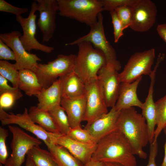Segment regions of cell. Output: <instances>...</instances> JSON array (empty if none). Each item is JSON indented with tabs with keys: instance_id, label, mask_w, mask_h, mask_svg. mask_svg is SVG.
<instances>
[{
	"instance_id": "74e56055",
	"label": "cell",
	"mask_w": 166,
	"mask_h": 166,
	"mask_svg": "<svg viewBox=\"0 0 166 166\" xmlns=\"http://www.w3.org/2000/svg\"><path fill=\"white\" fill-rule=\"evenodd\" d=\"M8 81L5 77L0 75V93L13 89L14 88L9 85Z\"/></svg>"
},
{
	"instance_id": "d6a6232c",
	"label": "cell",
	"mask_w": 166,
	"mask_h": 166,
	"mask_svg": "<svg viewBox=\"0 0 166 166\" xmlns=\"http://www.w3.org/2000/svg\"><path fill=\"white\" fill-rule=\"evenodd\" d=\"M9 135L7 130L0 127V164L5 165L8 157L6 145V138Z\"/></svg>"
},
{
	"instance_id": "f546056e",
	"label": "cell",
	"mask_w": 166,
	"mask_h": 166,
	"mask_svg": "<svg viewBox=\"0 0 166 166\" xmlns=\"http://www.w3.org/2000/svg\"><path fill=\"white\" fill-rule=\"evenodd\" d=\"M18 88L0 93V108L3 109L11 108L16 101L21 98L23 94Z\"/></svg>"
},
{
	"instance_id": "d590c367",
	"label": "cell",
	"mask_w": 166,
	"mask_h": 166,
	"mask_svg": "<svg viewBox=\"0 0 166 166\" xmlns=\"http://www.w3.org/2000/svg\"><path fill=\"white\" fill-rule=\"evenodd\" d=\"M0 59L1 60L15 61L14 51L6 44L0 39Z\"/></svg>"
},
{
	"instance_id": "ba28073f",
	"label": "cell",
	"mask_w": 166,
	"mask_h": 166,
	"mask_svg": "<svg viewBox=\"0 0 166 166\" xmlns=\"http://www.w3.org/2000/svg\"><path fill=\"white\" fill-rule=\"evenodd\" d=\"M0 120L2 126L16 124L30 132L43 141L47 147L56 143L57 137L61 134L48 132L36 124L30 118L26 108L22 113L16 114L13 113H7L0 108Z\"/></svg>"
},
{
	"instance_id": "60d3db41",
	"label": "cell",
	"mask_w": 166,
	"mask_h": 166,
	"mask_svg": "<svg viewBox=\"0 0 166 166\" xmlns=\"http://www.w3.org/2000/svg\"><path fill=\"white\" fill-rule=\"evenodd\" d=\"M163 130L165 134L166 140L164 145V155L163 160L161 166H166V127Z\"/></svg>"
},
{
	"instance_id": "ee69618b",
	"label": "cell",
	"mask_w": 166,
	"mask_h": 166,
	"mask_svg": "<svg viewBox=\"0 0 166 166\" xmlns=\"http://www.w3.org/2000/svg\"><path fill=\"white\" fill-rule=\"evenodd\" d=\"M0 166H6L5 165H4V166H3L2 164H0Z\"/></svg>"
},
{
	"instance_id": "4fadbf2b",
	"label": "cell",
	"mask_w": 166,
	"mask_h": 166,
	"mask_svg": "<svg viewBox=\"0 0 166 166\" xmlns=\"http://www.w3.org/2000/svg\"><path fill=\"white\" fill-rule=\"evenodd\" d=\"M131 6L132 16L129 27L139 32L149 30L156 20L157 10L155 4L150 0H136Z\"/></svg>"
},
{
	"instance_id": "9a60e30c",
	"label": "cell",
	"mask_w": 166,
	"mask_h": 166,
	"mask_svg": "<svg viewBox=\"0 0 166 166\" xmlns=\"http://www.w3.org/2000/svg\"><path fill=\"white\" fill-rule=\"evenodd\" d=\"M97 79L107 107H114L118 98L121 83L120 73L105 65L98 71Z\"/></svg>"
},
{
	"instance_id": "f1b7e54d",
	"label": "cell",
	"mask_w": 166,
	"mask_h": 166,
	"mask_svg": "<svg viewBox=\"0 0 166 166\" xmlns=\"http://www.w3.org/2000/svg\"><path fill=\"white\" fill-rule=\"evenodd\" d=\"M66 135L83 143L96 144L97 143L89 131L85 128H82L81 125L71 128Z\"/></svg>"
},
{
	"instance_id": "d4e9b609",
	"label": "cell",
	"mask_w": 166,
	"mask_h": 166,
	"mask_svg": "<svg viewBox=\"0 0 166 166\" xmlns=\"http://www.w3.org/2000/svg\"><path fill=\"white\" fill-rule=\"evenodd\" d=\"M36 166H58L49 151L36 146L33 147L27 155Z\"/></svg>"
},
{
	"instance_id": "5b68a950",
	"label": "cell",
	"mask_w": 166,
	"mask_h": 166,
	"mask_svg": "<svg viewBox=\"0 0 166 166\" xmlns=\"http://www.w3.org/2000/svg\"><path fill=\"white\" fill-rule=\"evenodd\" d=\"M104 28L103 16L101 12L98 16L97 22L90 27L88 34L65 45H73L83 41L89 42L103 53L106 60V66L118 71L121 69V63L117 59L115 49L106 38Z\"/></svg>"
},
{
	"instance_id": "e575fe53",
	"label": "cell",
	"mask_w": 166,
	"mask_h": 166,
	"mask_svg": "<svg viewBox=\"0 0 166 166\" xmlns=\"http://www.w3.org/2000/svg\"><path fill=\"white\" fill-rule=\"evenodd\" d=\"M26 8H20L13 6L4 0H0V11L10 13L17 16L27 13Z\"/></svg>"
},
{
	"instance_id": "52a82bcc",
	"label": "cell",
	"mask_w": 166,
	"mask_h": 166,
	"mask_svg": "<svg viewBox=\"0 0 166 166\" xmlns=\"http://www.w3.org/2000/svg\"><path fill=\"white\" fill-rule=\"evenodd\" d=\"M155 58L153 48L132 55L120 73L121 82L131 83L143 75H149Z\"/></svg>"
},
{
	"instance_id": "5bb4252c",
	"label": "cell",
	"mask_w": 166,
	"mask_h": 166,
	"mask_svg": "<svg viewBox=\"0 0 166 166\" xmlns=\"http://www.w3.org/2000/svg\"><path fill=\"white\" fill-rule=\"evenodd\" d=\"M39 16L37 25L43 34L42 40L48 42L53 37L56 27V19L58 11L57 0H37Z\"/></svg>"
},
{
	"instance_id": "30bf717a",
	"label": "cell",
	"mask_w": 166,
	"mask_h": 166,
	"mask_svg": "<svg viewBox=\"0 0 166 166\" xmlns=\"http://www.w3.org/2000/svg\"><path fill=\"white\" fill-rule=\"evenodd\" d=\"M22 34L18 31L1 34L0 39L2 40L14 51L15 56L14 64L18 70L28 69L34 72L41 59L36 54L30 53L25 48L20 38Z\"/></svg>"
},
{
	"instance_id": "8992f818",
	"label": "cell",
	"mask_w": 166,
	"mask_h": 166,
	"mask_svg": "<svg viewBox=\"0 0 166 166\" xmlns=\"http://www.w3.org/2000/svg\"><path fill=\"white\" fill-rule=\"evenodd\" d=\"M76 55L60 54L46 64L38 63L34 72L43 88H47L60 77L74 70Z\"/></svg>"
},
{
	"instance_id": "8fae6325",
	"label": "cell",
	"mask_w": 166,
	"mask_h": 166,
	"mask_svg": "<svg viewBox=\"0 0 166 166\" xmlns=\"http://www.w3.org/2000/svg\"><path fill=\"white\" fill-rule=\"evenodd\" d=\"M37 11V3L34 1L31 4L27 17L24 18L21 15L16 16V20L21 25L23 32L20 39L25 49L29 53L32 50L34 49L50 53L54 50V48L41 43L35 37L37 15L35 13Z\"/></svg>"
},
{
	"instance_id": "cb8c5ba5",
	"label": "cell",
	"mask_w": 166,
	"mask_h": 166,
	"mask_svg": "<svg viewBox=\"0 0 166 166\" xmlns=\"http://www.w3.org/2000/svg\"><path fill=\"white\" fill-rule=\"evenodd\" d=\"M47 147L58 166H84L63 147L53 143Z\"/></svg>"
},
{
	"instance_id": "ffe728a7",
	"label": "cell",
	"mask_w": 166,
	"mask_h": 166,
	"mask_svg": "<svg viewBox=\"0 0 166 166\" xmlns=\"http://www.w3.org/2000/svg\"><path fill=\"white\" fill-rule=\"evenodd\" d=\"M36 96L38 101L37 106L40 109L49 111L61 105L62 91L59 79H57L49 87L43 88Z\"/></svg>"
},
{
	"instance_id": "e0dca14e",
	"label": "cell",
	"mask_w": 166,
	"mask_h": 166,
	"mask_svg": "<svg viewBox=\"0 0 166 166\" xmlns=\"http://www.w3.org/2000/svg\"><path fill=\"white\" fill-rule=\"evenodd\" d=\"M56 143L65 148L84 165L91 160L97 144L83 143L62 134L57 137Z\"/></svg>"
},
{
	"instance_id": "4dcf8cb0",
	"label": "cell",
	"mask_w": 166,
	"mask_h": 166,
	"mask_svg": "<svg viewBox=\"0 0 166 166\" xmlns=\"http://www.w3.org/2000/svg\"><path fill=\"white\" fill-rule=\"evenodd\" d=\"M115 11L124 29H125L129 27L131 23L132 16L131 6H123L117 8Z\"/></svg>"
},
{
	"instance_id": "1f68e13d",
	"label": "cell",
	"mask_w": 166,
	"mask_h": 166,
	"mask_svg": "<svg viewBox=\"0 0 166 166\" xmlns=\"http://www.w3.org/2000/svg\"><path fill=\"white\" fill-rule=\"evenodd\" d=\"M103 10L109 11L115 10L117 8L123 6H131L136 0H101Z\"/></svg>"
},
{
	"instance_id": "d6986e66",
	"label": "cell",
	"mask_w": 166,
	"mask_h": 166,
	"mask_svg": "<svg viewBox=\"0 0 166 166\" xmlns=\"http://www.w3.org/2000/svg\"><path fill=\"white\" fill-rule=\"evenodd\" d=\"M60 105L67 115L71 128L81 125L86 111L85 95L75 98L62 97Z\"/></svg>"
},
{
	"instance_id": "3957f363",
	"label": "cell",
	"mask_w": 166,
	"mask_h": 166,
	"mask_svg": "<svg viewBox=\"0 0 166 166\" xmlns=\"http://www.w3.org/2000/svg\"><path fill=\"white\" fill-rule=\"evenodd\" d=\"M77 45L78 51L74 71L85 84L97 79L98 72L106 65V60L102 52L93 47L90 42L83 41Z\"/></svg>"
},
{
	"instance_id": "9c48e42d",
	"label": "cell",
	"mask_w": 166,
	"mask_h": 166,
	"mask_svg": "<svg viewBox=\"0 0 166 166\" xmlns=\"http://www.w3.org/2000/svg\"><path fill=\"white\" fill-rule=\"evenodd\" d=\"M8 128L13 136L10 144L12 152L5 165L21 166L29 151L34 146H39L42 142L17 126L10 125Z\"/></svg>"
},
{
	"instance_id": "836d02e7",
	"label": "cell",
	"mask_w": 166,
	"mask_h": 166,
	"mask_svg": "<svg viewBox=\"0 0 166 166\" xmlns=\"http://www.w3.org/2000/svg\"><path fill=\"white\" fill-rule=\"evenodd\" d=\"M110 13L113 27L114 42L117 43L120 38L123 35V31L124 29L116 11H110Z\"/></svg>"
},
{
	"instance_id": "7bdbcfd3",
	"label": "cell",
	"mask_w": 166,
	"mask_h": 166,
	"mask_svg": "<svg viewBox=\"0 0 166 166\" xmlns=\"http://www.w3.org/2000/svg\"><path fill=\"white\" fill-rule=\"evenodd\" d=\"M25 166H36L32 160L27 156Z\"/></svg>"
},
{
	"instance_id": "83f0119b",
	"label": "cell",
	"mask_w": 166,
	"mask_h": 166,
	"mask_svg": "<svg viewBox=\"0 0 166 166\" xmlns=\"http://www.w3.org/2000/svg\"><path fill=\"white\" fill-rule=\"evenodd\" d=\"M19 74V70L14 64L6 61H0V75L10 81L14 88H18Z\"/></svg>"
},
{
	"instance_id": "484cf974",
	"label": "cell",
	"mask_w": 166,
	"mask_h": 166,
	"mask_svg": "<svg viewBox=\"0 0 166 166\" xmlns=\"http://www.w3.org/2000/svg\"><path fill=\"white\" fill-rule=\"evenodd\" d=\"M48 112L61 133L67 135L71 127L68 117L63 108L60 105Z\"/></svg>"
},
{
	"instance_id": "2e32d148",
	"label": "cell",
	"mask_w": 166,
	"mask_h": 166,
	"mask_svg": "<svg viewBox=\"0 0 166 166\" xmlns=\"http://www.w3.org/2000/svg\"><path fill=\"white\" fill-rule=\"evenodd\" d=\"M120 112L114 106L109 111L90 124L86 125L85 128L89 131L97 143L103 137L117 129V122Z\"/></svg>"
},
{
	"instance_id": "7a4b0ae2",
	"label": "cell",
	"mask_w": 166,
	"mask_h": 166,
	"mask_svg": "<svg viewBox=\"0 0 166 166\" xmlns=\"http://www.w3.org/2000/svg\"><path fill=\"white\" fill-rule=\"evenodd\" d=\"M117 129L127 138L136 155L142 159L147 157L144 148L149 143L146 120L134 107L120 111L117 122Z\"/></svg>"
},
{
	"instance_id": "44dd1931",
	"label": "cell",
	"mask_w": 166,
	"mask_h": 166,
	"mask_svg": "<svg viewBox=\"0 0 166 166\" xmlns=\"http://www.w3.org/2000/svg\"><path fill=\"white\" fill-rule=\"evenodd\" d=\"M59 79L61 82L62 97L75 98L85 95V84L74 70Z\"/></svg>"
},
{
	"instance_id": "6da1fadb",
	"label": "cell",
	"mask_w": 166,
	"mask_h": 166,
	"mask_svg": "<svg viewBox=\"0 0 166 166\" xmlns=\"http://www.w3.org/2000/svg\"><path fill=\"white\" fill-rule=\"evenodd\" d=\"M135 155L128 139L117 129L97 142L91 159L102 163H118L124 166H136Z\"/></svg>"
},
{
	"instance_id": "f35d334b",
	"label": "cell",
	"mask_w": 166,
	"mask_h": 166,
	"mask_svg": "<svg viewBox=\"0 0 166 166\" xmlns=\"http://www.w3.org/2000/svg\"><path fill=\"white\" fill-rule=\"evenodd\" d=\"M156 30L159 36L166 43V23L158 25Z\"/></svg>"
},
{
	"instance_id": "b9f144b4",
	"label": "cell",
	"mask_w": 166,
	"mask_h": 166,
	"mask_svg": "<svg viewBox=\"0 0 166 166\" xmlns=\"http://www.w3.org/2000/svg\"><path fill=\"white\" fill-rule=\"evenodd\" d=\"M102 166H124L122 164L118 163L107 162L103 163Z\"/></svg>"
},
{
	"instance_id": "7402d4cb",
	"label": "cell",
	"mask_w": 166,
	"mask_h": 166,
	"mask_svg": "<svg viewBox=\"0 0 166 166\" xmlns=\"http://www.w3.org/2000/svg\"><path fill=\"white\" fill-rule=\"evenodd\" d=\"M18 88L29 96H36L43 87L35 72L30 69L19 70Z\"/></svg>"
},
{
	"instance_id": "ab89813d",
	"label": "cell",
	"mask_w": 166,
	"mask_h": 166,
	"mask_svg": "<svg viewBox=\"0 0 166 166\" xmlns=\"http://www.w3.org/2000/svg\"><path fill=\"white\" fill-rule=\"evenodd\" d=\"M103 163L91 159L84 166H102Z\"/></svg>"
},
{
	"instance_id": "277c9868",
	"label": "cell",
	"mask_w": 166,
	"mask_h": 166,
	"mask_svg": "<svg viewBox=\"0 0 166 166\" xmlns=\"http://www.w3.org/2000/svg\"><path fill=\"white\" fill-rule=\"evenodd\" d=\"M59 14L84 23L90 27L103 11L101 0H57Z\"/></svg>"
},
{
	"instance_id": "8d00e7d4",
	"label": "cell",
	"mask_w": 166,
	"mask_h": 166,
	"mask_svg": "<svg viewBox=\"0 0 166 166\" xmlns=\"http://www.w3.org/2000/svg\"><path fill=\"white\" fill-rule=\"evenodd\" d=\"M158 145L157 139L154 140L150 144L148 163L147 166H157L155 159L158 152Z\"/></svg>"
},
{
	"instance_id": "4316f807",
	"label": "cell",
	"mask_w": 166,
	"mask_h": 166,
	"mask_svg": "<svg viewBox=\"0 0 166 166\" xmlns=\"http://www.w3.org/2000/svg\"><path fill=\"white\" fill-rule=\"evenodd\" d=\"M155 102L156 125L154 139H157L162 130L166 127V95Z\"/></svg>"
},
{
	"instance_id": "603a6c76",
	"label": "cell",
	"mask_w": 166,
	"mask_h": 166,
	"mask_svg": "<svg viewBox=\"0 0 166 166\" xmlns=\"http://www.w3.org/2000/svg\"><path fill=\"white\" fill-rule=\"evenodd\" d=\"M28 113L32 120L46 131L61 134L48 111L40 109L37 106H32L28 110Z\"/></svg>"
},
{
	"instance_id": "7c38bea8",
	"label": "cell",
	"mask_w": 166,
	"mask_h": 166,
	"mask_svg": "<svg viewBox=\"0 0 166 166\" xmlns=\"http://www.w3.org/2000/svg\"><path fill=\"white\" fill-rule=\"evenodd\" d=\"M85 96L86 108L83 121L88 125L108 111L97 79L85 84Z\"/></svg>"
},
{
	"instance_id": "ac0fdd59",
	"label": "cell",
	"mask_w": 166,
	"mask_h": 166,
	"mask_svg": "<svg viewBox=\"0 0 166 166\" xmlns=\"http://www.w3.org/2000/svg\"><path fill=\"white\" fill-rule=\"evenodd\" d=\"M142 76L131 83L121 82L118 98L114 107L119 111L132 107L141 109L143 103L138 98L137 89Z\"/></svg>"
}]
</instances>
